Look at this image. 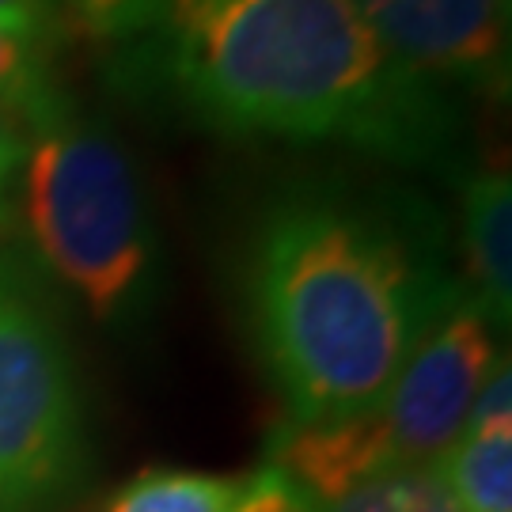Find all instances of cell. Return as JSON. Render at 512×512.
Here are the masks:
<instances>
[{
	"label": "cell",
	"mask_w": 512,
	"mask_h": 512,
	"mask_svg": "<svg viewBox=\"0 0 512 512\" xmlns=\"http://www.w3.org/2000/svg\"><path fill=\"white\" fill-rule=\"evenodd\" d=\"M444 220L384 179L304 175L258 209L239 296L285 425L368 418L456 304Z\"/></svg>",
	"instance_id": "1"
},
{
	"label": "cell",
	"mask_w": 512,
	"mask_h": 512,
	"mask_svg": "<svg viewBox=\"0 0 512 512\" xmlns=\"http://www.w3.org/2000/svg\"><path fill=\"white\" fill-rule=\"evenodd\" d=\"M126 80L228 141L463 164L467 99L406 65L353 0H167L126 42Z\"/></svg>",
	"instance_id": "2"
},
{
	"label": "cell",
	"mask_w": 512,
	"mask_h": 512,
	"mask_svg": "<svg viewBox=\"0 0 512 512\" xmlns=\"http://www.w3.org/2000/svg\"><path fill=\"white\" fill-rule=\"evenodd\" d=\"M19 224L35 262L103 327H137L160 293V239L122 141L65 95L31 126Z\"/></svg>",
	"instance_id": "3"
},
{
	"label": "cell",
	"mask_w": 512,
	"mask_h": 512,
	"mask_svg": "<svg viewBox=\"0 0 512 512\" xmlns=\"http://www.w3.org/2000/svg\"><path fill=\"white\" fill-rule=\"evenodd\" d=\"M88 475L69 338L31 266L0 247V512H54Z\"/></svg>",
	"instance_id": "4"
},
{
	"label": "cell",
	"mask_w": 512,
	"mask_h": 512,
	"mask_svg": "<svg viewBox=\"0 0 512 512\" xmlns=\"http://www.w3.org/2000/svg\"><path fill=\"white\" fill-rule=\"evenodd\" d=\"M497 365V327L463 293L421 338L414 357L376 410L391 463H433L467 425V414Z\"/></svg>",
	"instance_id": "5"
},
{
	"label": "cell",
	"mask_w": 512,
	"mask_h": 512,
	"mask_svg": "<svg viewBox=\"0 0 512 512\" xmlns=\"http://www.w3.org/2000/svg\"><path fill=\"white\" fill-rule=\"evenodd\" d=\"M406 65L459 99L509 103V0H353Z\"/></svg>",
	"instance_id": "6"
},
{
	"label": "cell",
	"mask_w": 512,
	"mask_h": 512,
	"mask_svg": "<svg viewBox=\"0 0 512 512\" xmlns=\"http://www.w3.org/2000/svg\"><path fill=\"white\" fill-rule=\"evenodd\" d=\"M463 205V289L497 330L512 319V179L505 167H478L459 183Z\"/></svg>",
	"instance_id": "7"
},
{
	"label": "cell",
	"mask_w": 512,
	"mask_h": 512,
	"mask_svg": "<svg viewBox=\"0 0 512 512\" xmlns=\"http://www.w3.org/2000/svg\"><path fill=\"white\" fill-rule=\"evenodd\" d=\"M437 467L459 512H512V433H459Z\"/></svg>",
	"instance_id": "8"
},
{
	"label": "cell",
	"mask_w": 512,
	"mask_h": 512,
	"mask_svg": "<svg viewBox=\"0 0 512 512\" xmlns=\"http://www.w3.org/2000/svg\"><path fill=\"white\" fill-rule=\"evenodd\" d=\"M243 478L183 471V467H148L118 486L103 512H232Z\"/></svg>",
	"instance_id": "9"
},
{
	"label": "cell",
	"mask_w": 512,
	"mask_h": 512,
	"mask_svg": "<svg viewBox=\"0 0 512 512\" xmlns=\"http://www.w3.org/2000/svg\"><path fill=\"white\" fill-rule=\"evenodd\" d=\"M319 512H459L437 459L433 463H395L376 475L353 482L330 501H319Z\"/></svg>",
	"instance_id": "10"
},
{
	"label": "cell",
	"mask_w": 512,
	"mask_h": 512,
	"mask_svg": "<svg viewBox=\"0 0 512 512\" xmlns=\"http://www.w3.org/2000/svg\"><path fill=\"white\" fill-rule=\"evenodd\" d=\"M50 57L54 46L0 27V107L23 118L27 129L65 99L50 69Z\"/></svg>",
	"instance_id": "11"
},
{
	"label": "cell",
	"mask_w": 512,
	"mask_h": 512,
	"mask_svg": "<svg viewBox=\"0 0 512 512\" xmlns=\"http://www.w3.org/2000/svg\"><path fill=\"white\" fill-rule=\"evenodd\" d=\"M167 0H61L69 35H84L107 46H126L145 35Z\"/></svg>",
	"instance_id": "12"
},
{
	"label": "cell",
	"mask_w": 512,
	"mask_h": 512,
	"mask_svg": "<svg viewBox=\"0 0 512 512\" xmlns=\"http://www.w3.org/2000/svg\"><path fill=\"white\" fill-rule=\"evenodd\" d=\"M232 512H319V497L300 486L289 471L262 463L255 475L243 478V490Z\"/></svg>",
	"instance_id": "13"
},
{
	"label": "cell",
	"mask_w": 512,
	"mask_h": 512,
	"mask_svg": "<svg viewBox=\"0 0 512 512\" xmlns=\"http://www.w3.org/2000/svg\"><path fill=\"white\" fill-rule=\"evenodd\" d=\"M27 145H31L27 122L0 107V236L12 228V205H16V186L23 160H27Z\"/></svg>",
	"instance_id": "14"
},
{
	"label": "cell",
	"mask_w": 512,
	"mask_h": 512,
	"mask_svg": "<svg viewBox=\"0 0 512 512\" xmlns=\"http://www.w3.org/2000/svg\"><path fill=\"white\" fill-rule=\"evenodd\" d=\"M0 27L38 38L46 46H57V38L69 35L61 0H0Z\"/></svg>",
	"instance_id": "15"
},
{
	"label": "cell",
	"mask_w": 512,
	"mask_h": 512,
	"mask_svg": "<svg viewBox=\"0 0 512 512\" xmlns=\"http://www.w3.org/2000/svg\"><path fill=\"white\" fill-rule=\"evenodd\" d=\"M509 4H512V0H509Z\"/></svg>",
	"instance_id": "16"
}]
</instances>
